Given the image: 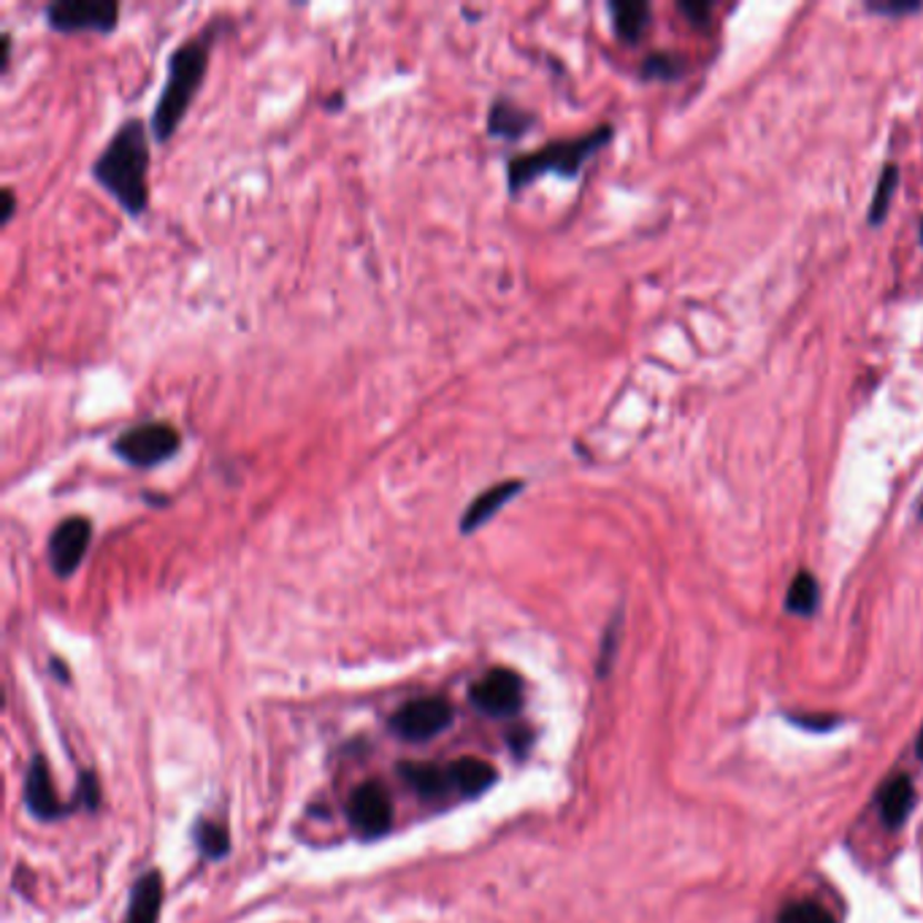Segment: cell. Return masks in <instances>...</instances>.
<instances>
[{
	"label": "cell",
	"mask_w": 923,
	"mask_h": 923,
	"mask_svg": "<svg viewBox=\"0 0 923 923\" xmlns=\"http://www.w3.org/2000/svg\"><path fill=\"white\" fill-rule=\"evenodd\" d=\"M680 11H682V17H688V22L697 24V28H704V24L710 22L712 3H704V0L693 3V0H686V3H680Z\"/></svg>",
	"instance_id": "cb8c5ba5"
},
{
	"label": "cell",
	"mask_w": 923,
	"mask_h": 923,
	"mask_svg": "<svg viewBox=\"0 0 923 923\" xmlns=\"http://www.w3.org/2000/svg\"><path fill=\"white\" fill-rule=\"evenodd\" d=\"M453 723V710L445 699H415L390 718V729L406 742H426Z\"/></svg>",
	"instance_id": "52a82bcc"
},
{
	"label": "cell",
	"mask_w": 923,
	"mask_h": 923,
	"mask_svg": "<svg viewBox=\"0 0 923 923\" xmlns=\"http://www.w3.org/2000/svg\"><path fill=\"white\" fill-rule=\"evenodd\" d=\"M447 772H450L453 791H458L460 797H479L496 783V769L488 761L471 759V755L455 761L447 767Z\"/></svg>",
	"instance_id": "2e32d148"
},
{
	"label": "cell",
	"mask_w": 923,
	"mask_h": 923,
	"mask_svg": "<svg viewBox=\"0 0 923 923\" xmlns=\"http://www.w3.org/2000/svg\"><path fill=\"white\" fill-rule=\"evenodd\" d=\"M923 3H915V0H870L866 3V11L883 17H902V14H915L921 11Z\"/></svg>",
	"instance_id": "603a6c76"
},
{
	"label": "cell",
	"mask_w": 923,
	"mask_h": 923,
	"mask_svg": "<svg viewBox=\"0 0 923 923\" xmlns=\"http://www.w3.org/2000/svg\"><path fill=\"white\" fill-rule=\"evenodd\" d=\"M0 201H3V206H0V225H9L17 214V203H20L17 201L14 187L0 190Z\"/></svg>",
	"instance_id": "484cf974"
},
{
	"label": "cell",
	"mask_w": 923,
	"mask_h": 923,
	"mask_svg": "<svg viewBox=\"0 0 923 923\" xmlns=\"http://www.w3.org/2000/svg\"><path fill=\"white\" fill-rule=\"evenodd\" d=\"M686 71V60L672 52H653L642 60V79L648 82H674Z\"/></svg>",
	"instance_id": "ffe728a7"
},
{
	"label": "cell",
	"mask_w": 923,
	"mask_h": 923,
	"mask_svg": "<svg viewBox=\"0 0 923 923\" xmlns=\"http://www.w3.org/2000/svg\"><path fill=\"white\" fill-rule=\"evenodd\" d=\"M349 823L363 836H383L393 823V804L379 783H363L349 799Z\"/></svg>",
	"instance_id": "30bf717a"
},
{
	"label": "cell",
	"mask_w": 923,
	"mask_h": 923,
	"mask_svg": "<svg viewBox=\"0 0 923 923\" xmlns=\"http://www.w3.org/2000/svg\"><path fill=\"white\" fill-rule=\"evenodd\" d=\"M160 907H163V880L160 872H146L144 878L135 880L125 923H158Z\"/></svg>",
	"instance_id": "9a60e30c"
},
{
	"label": "cell",
	"mask_w": 923,
	"mask_h": 923,
	"mask_svg": "<svg viewBox=\"0 0 923 923\" xmlns=\"http://www.w3.org/2000/svg\"><path fill=\"white\" fill-rule=\"evenodd\" d=\"M818 601H821V588H818L815 575H810L808 569H802L791 580L789 596H785V609L793 615H799V618H810V615H815Z\"/></svg>",
	"instance_id": "ac0fdd59"
},
{
	"label": "cell",
	"mask_w": 923,
	"mask_h": 923,
	"mask_svg": "<svg viewBox=\"0 0 923 923\" xmlns=\"http://www.w3.org/2000/svg\"><path fill=\"white\" fill-rule=\"evenodd\" d=\"M471 701L477 710L490 718H509L523 704V682L513 669H490L471 688Z\"/></svg>",
	"instance_id": "ba28073f"
},
{
	"label": "cell",
	"mask_w": 923,
	"mask_h": 923,
	"mask_svg": "<svg viewBox=\"0 0 923 923\" xmlns=\"http://www.w3.org/2000/svg\"><path fill=\"white\" fill-rule=\"evenodd\" d=\"M398 772H402V778L412 785V789L426 799L445 797L447 791H453L450 772H447V769H439L434 764H417L415 761V764H402L398 767Z\"/></svg>",
	"instance_id": "e0dca14e"
},
{
	"label": "cell",
	"mask_w": 923,
	"mask_h": 923,
	"mask_svg": "<svg viewBox=\"0 0 923 923\" xmlns=\"http://www.w3.org/2000/svg\"><path fill=\"white\" fill-rule=\"evenodd\" d=\"M896 187H900V169H896L894 163H889L883 169V174H880L878 187H875V195H872V203H870V225H880V223H883L885 214H889L891 201H894Z\"/></svg>",
	"instance_id": "d6986e66"
},
{
	"label": "cell",
	"mask_w": 923,
	"mask_h": 923,
	"mask_svg": "<svg viewBox=\"0 0 923 923\" xmlns=\"http://www.w3.org/2000/svg\"><path fill=\"white\" fill-rule=\"evenodd\" d=\"M92 541V520L88 515H65L58 526L52 528L47 539V561L49 569L58 577H71L88 556Z\"/></svg>",
	"instance_id": "8992f818"
},
{
	"label": "cell",
	"mask_w": 923,
	"mask_h": 923,
	"mask_svg": "<svg viewBox=\"0 0 923 923\" xmlns=\"http://www.w3.org/2000/svg\"><path fill=\"white\" fill-rule=\"evenodd\" d=\"M921 244H923V220H921Z\"/></svg>",
	"instance_id": "4dcf8cb0"
},
{
	"label": "cell",
	"mask_w": 923,
	"mask_h": 923,
	"mask_svg": "<svg viewBox=\"0 0 923 923\" xmlns=\"http://www.w3.org/2000/svg\"><path fill=\"white\" fill-rule=\"evenodd\" d=\"M526 488H528V483L523 477H507V479H498V483L494 485H488L485 490H479V494L466 504L464 513H460L458 531L464 534V537H469V534L485 528L498 513H501L504 507H507L509 501H513V498H518Z\"/></svg>",
	"instance_id": "9c48e42d"
},
{
	"label": "cell",
	"mask_w": 923,
	"mask_h": 923,
	"mask_svg": "<svg viewBox=\"0 0 923 923\" xmlns=\"http://www.w3.org/2000/svg\"><path fill=\"white\" fill-rule=\"evenodd\" d=\"M344 103H347V95H344L342 90L331 92V95H325V98H323V112H331V114L342 112Z\"/></svg>",
	"instance_id": "4316f807"
},
{
	"label": "cell",
	"mask_w": 923,
	"mask_h": 923,
	"mask_svg": "<svg viewBox=\"0 0 923 923\" xmlns=\"http://www.w3.org/2000/svg\"><path fill=\"white\" fill-rule=\"evenodd\" d=\"M223 24L225 20L214 17V20L203 24L199 33L187 36V39L169 54L165 82L163 88H160V95L155 106H152L150 116V131L158 144H169L171 135L180 131L182 120L187 116L195 95L201 92L203 79H206L209 58H212V49L217 44Z\"/></svg>",
	"instance_id": "7a4b0ae2"
},
{
	"label": "cell",
	"mask_w": 923,
	"mask_h": 923,
	"mask_svg": "<svg viewBox=\"0 0 923 923\" xmlns=\"http://www.w3.org/2000/svg\"><path fill=\"white\" fill-rule=\"evenodd\" d=\"M919 518L923 520V496H921V504H919Z\"/></svg>",
	"instance_id": "f546056e"
},
{
	"label": "cell",
	"mask_w": 923,
	"mask_h": 923,
	"mask_svg": "<svg viewBox=\"0 0 923 923\" xmlns=\"http://www.w3.org/2000/svg\"><path fill=\"white\" fill-rule=\"evenodd\" d=\"M195 840H199V848L206 853L209 859H223L227 853V848H231L225 826H220V823H212V821L199 823V829H195Z\"/></svg>",
	"instance_id": "7402d4cb"
},
{
	"label": "cell",
	"mask_w": 923,
	"mask_h": 923,
	"mask_svg": "<svg viewBox=\"0 0 923 923\" xmlns=\"http://www.w3.org/2000/svg\"><path fill=\"white\" fill-rule=\"evenodd\" d=\"M150 122L135 114L125 116L90 163L92 180L133 220L150 209Z\"/></svg>",
	"instance_id": "6da1fadb"
},
{
	"label": "cell",
	"mask_w": 923,
	"mask_h": 923,
	"mask_svg": "<svg viewBox=\"0 0 923 923\" xmlns=\"http://www.w3.org/2000/svg\"><path fill=\"white\" fill-rule=\"evenodd\" d=\"M144 501L146 504H152V507H169L171 504V496H165V494H150V490H144Z\"/></svg>",
	"instance_id": "83f0119b"
},
{
	"label": "cell",
	"mask_w": 923,
	"mask_h": 923,
	"mask_svg": "<svg viewBox=\"0 0 923 923\" xmlns=\"http://www.w3.org/2000/svg\"><path fill=\"white\" fill-rule=\"evenodd\" d=\"M609 17L612 30L623 44H637L650 28V3L645 0H609Z\"/></svg>",
	"instance_id": "4fadbf2b"
},
{
	"label": "cell",
	"mask_w": 923,
	"mask_h": 923,
	"mask_svg": "<svg viewBox=\"0 0 923 923\" xmlns=\"http://www.w3.org/2000/svg\"><path fill=\"white\" fill-rule=\"evenodd\" d=\"M11 54H14V36H11V30H0V73H9L11 71Z\"/></svg>",
	"instance_id": "d4e9b609"
},
{
	"label": "cell",
	"mask_w": 923,
	"mask_h": 923,
	"mask_svg": "<svg viewBox=\"0 0 923 923\" xmlns=\"http://www.w3.org/2000/svg\"><path fill=\"white\" fill-rule=\"evenodd\" d=\"M24 804L33 812L36 818H44V821H52L63 812V804H60L58 793H54L52 774H49L47 761L36 759L28 769V778H24Z\"/></svg>",
	"instance_id": "7c38bea8"
},
{
	"label": "cell",
	"mask_w": 923,
	"mask_h": 923,
	"mask_svg": "<svg viewBox=\"0 0 923 923\" xmlns=\"http://www.w3.org/2000/svg\"><path fill=\"white\" fill-rule=\"evenodd\" d=\"M44 20L52 33L112 36L120 24L116 0H52L44 6Z\"/></svg>",
	"instance_id": "5b68a950"
},
{
	"label": "cell",
	"mask_w": 923,
	"mask_h": 923,
	"mask_svg": "<svg viewBox=\"0 0 923 923\" xmlns=\"http://www.w3.org/2000/svg\"><path fill=\"white\" fill-rule=\"evenodd\" d=\"M537 125L539 114L520 106V103L515 101L513 95H507V92H498L494 101H490L488 116H485V131H488L490 139H501L507 141V144L526 139Z\"/></svg>",
	"instance_id": "8fae6325"
},
{
	"label": "cell",
	"mask_w": 923,
	"mask_h": 923,
	"mask_svg": "<svg viewBox=\"0 0 923 923\" xmlns=\"http://www.w3.org/2000/svg\"><path fill=\"white\" fill-rule=\"evenodd\" d=\"M915 753H919V759H923V726H921V734H919V742H915Z\"/></svg>",
	"instance_id": "f1b7e54d"
},
{
	"label": "cell",
	"mask_w": 923,
	"mask_h": 923,
	"mask_svg": "<svg viewBox=\"0 0 923 923\" xmlns=\"http://www.w3.org/2000/svg\"><path fill=\"white\" fill-rule=\"evenodd\" d=\"M182 445L184 436L180 426H174L171 420L152 417V420H141L135 423V426L122 428L120 434L109 442V450H112L114 458H120L122 464L131 466V469L146 471L176 458Z\"/></svg>",
	"instance_id": "277c9868"
},
{
	"label": "cell",
	"mask_w": 923,
	"mask_h": 923,
	"mask_svg": "<svg viewBox=\"0 0 923 923\" xmlns=\"http://www.w3.org/2000/svg\"><path fill=\"white\" fill-rule=\"evenodd\" d=\"M880 821L889 829H900L904 821H907L910 810L915 804V791L913 780L907 774H896L889 783L880 789Z\"/></svg>",
	"instance_id": "5bb4252c"
},
{
	"label": "cell",
	"mask_w": 923,
	"mask_h": 923,
	"mask_svg": "<svg viewBox=\"0 0 923 923\" xmlns=\"http://www.w3.org/2000/svg\"><path fill=\"white\" fill-rule=\"evenodd\" d=\"M612 125H599L582 135L552 139L547 144L537 146V150L518 152V155L507 158V169H504L507 171V193L520 195L523 190L531 187L534 182H539L547 174H556L561 180H577L588 160L599 155L612 141Z\"/></svg>",
	"instance_id": "3957f363"
},
{
	"label": "cell",
	"mask_w": 923,
	"mask_h": 923,
	"mask_svg": "<svg viewBox=\"0 0 923 923\" xmlns=\"http://www.w3.org/2000/svg\"><path fill=\"white\" fill-rule=\"evenodd\" d=\"M778 923H836V919L815 900H797L783 904L778 913Z\"/></svg>",
	"instance_id": "44dd1931"
}]
</instances>
